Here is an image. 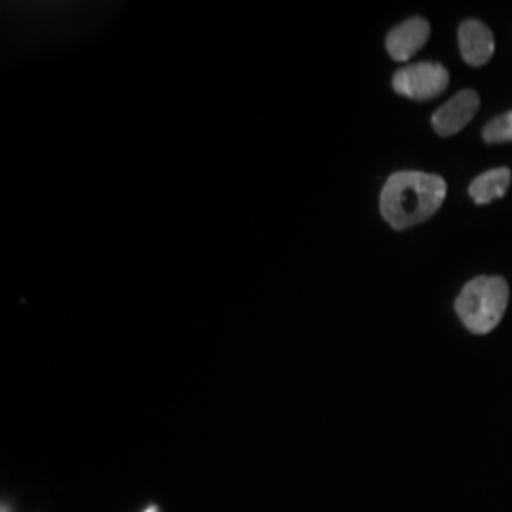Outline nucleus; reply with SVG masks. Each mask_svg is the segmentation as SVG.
<instances>
[{
	"label": "nucleus",
	"mask_w": 512,
	"mask_h": 512,
	"mask_svg": "<svg viewBox=\"0 0 512 512\" xmlns=\"http://www.w3.org/2000/svg\"><path fill=\"white\" fill-rule=\"evenodd\" d=\"M448 184L431 173L399 171L384 184L380 209L395 230H406L431 219L444 203Z\"/></svg>",
	"instance_id": "nucleus-1"
},
{
	"label": "nucleus",
	"mask_w": 512,
	"mask_h": 512,
	"mask_svg": "<svg viewBox=\"0 0 512 512\" xmlns=\"http://www.w3.org/2000/svg\"><path fill=\"white\" fill-rule=\"evenodd\" d=\"M509 306V285L503 277L480 275L469 281L456 298V313L465 329L488 334L501 323Z\"/></svg>",
	"instance_id": "nucleus-2"
},
{
	"label": "nucleus",
	"mask_w": 512,
	"mask_h": 512,
	"mask_svg": "<svg viewBox=\"0 0 512 512\" xmlns=\"http://www.w3.org/2000/svg\"><path fill=\"white\" fill-rule=\"evenodd\" d=\"M450 74L444 65L421 61L393 74V90L412 101H429L446 92Z\"/></svg>",
	"instance_id": "nucleus-3"
},
{
	"label": "nucleus",
	"mask_w": 512,
	"mask_h": 512,
	"mask_svg": "<svg viewBox=\"0 0 512 512\" xmlns=\"http://www.w3.org/2000/svg\"><path fill=\"white\" fill-rule=\"evenodd\" d=\"M478 109H480L478 93L475 90H463L456 93L433 114L431 124L440 137H452L475 118Z\"/></svg>",
	"instance_id": "nucleus-4"
},
{
	"label": "nucleus",
	"mask_w": 512,
	"mask_h": 512,
	"mask_svg": "<svg viewBox=\"0 0 512 512\" xmlns=\"http://www.w3.org/2000/svg\"><path fill=\"white\" fill-rule=\"evenodd\" d=\"M459 52L467 65L482 67L486 65L495 52L494 33L490 27L476 19H467L459 25Z\"/></svg>",
	"instance_id": "nucleus-5"
},
{
	"label": "nucleus",
	"mask_w": 512,
	"mask_h": 512,
	"mask_svg": "<svg viewBox=\"0 0 512 512\" xmlns=\"http://www.w3.org/2000/svg\"><path fill=\"white\" fill-rule=\"evenodd\" d=\"M431 35V25L423 18L406 19L401 25L389 31L385 38V48L395 61H408L418 54Z\"/></svg>",
	"instance_id": "nucleus-6"
},
{
	"label": "nucleus",
	"mask_w": 512,
	"mask_h": 512,
	"mask_svg": "<svg viewBox=\"0 0 512 512\" xmlns=\"http://www.w3.org/2000/svg\"><path fill=\"white\" fill-rule=\"evenodd\" d=\"M512 173L509 167H497L478 175L473 183L469 184V196L478 205L495 202L503 198L511 186Z\"/></svg>",
	"instance_id": "nucleus-7"
},
{
	"label": "nucleus",
	"mask_w": 512,
	"mask_h": 512,
	"mask_svg": "<svg viewBox=\"0 0 512 512\" xmlns=\"http://www.w3.org/2000/svg\"><path fill=\"white\" fill-rule=\"evenodd\" d=\"M482 139L488 145H503V143H512V110L505 112L501 116H497L494 120H490L484 131H482Z\"/></svg>",
	"instance_id": "nucleus-8"
},
{
	"label": "nucleus",
	"mask_w": 512,
	"mask_h": 512,
	"mask_svg": "<svg viewBox=\"0 0 512 512\" xmlns=\"http://www.w3.org/2000/svg\"><path fill=\"white\" fill-rule=\"evenodd\" d=\"M145 512H160V509H158V507H148Z\"/></svg>",
	"instance_id": "nucleus-9"
},
{
	"label": "nucleus",
	"mask_w": 512,
	"mask_h": 512,
	"mask_svg": "<svg viewBox=\"0 0 512 512\" xmlns=\"http://www.w3.org/2000/svg\"><path fill=\"white\" fill-rule=\"evenodd\" d=\"M2 512H10V509L6 505H2Z\"/></svg>",
	"instance_id": "nucleus-10"
}]
</instances>
